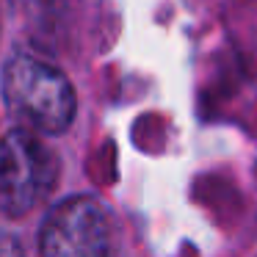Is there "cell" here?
Segmentation results:
<instances>
[{
    "instance_id": "2",
    "label": "cell",
    "mask_w": 257,
    "mask_h": 257,
    "mask_svg": "<svg viewBox=\"0 0 257 257\" xmlns=\"http://www.w3.org/2000/svg\"><path fill=\"white\" fill-rule=\"evenodd\" d=\"M58 161L31 127H14L0 139V210L25 216L53 191Z\"/></svg>"
},
{
    "instance_id": "3",
    "label": "cell",
    "mask_w": 257,
    "mask_h": 257,
    "mask_svg": "<svg viewBox=\"0 0 257 257\" xmlns=\"http://www.w3.org/2000/svg\"><path fill=\"white\" fill-rule=\"evenodd\" d=\"M39 257H116L111 216L94 196H69L47 213Z\"/></svg>"
},
{
    "instance_id": "1",
    "label": "cell",
    "mask_w": 257,
    "mask_h": 257,
    "mask_svg": "<svg viewBox=\"0 0 257 257\" xmlns=\"http://www.w3.org/2000/svg\"><path fill=\"white\" fill-rule=\"evenodd\" d=\"M6 105L25 127L36 133H64L75 116V89L56 67L17 53L3 69Z\"/></svg>"
}]
</instances>
